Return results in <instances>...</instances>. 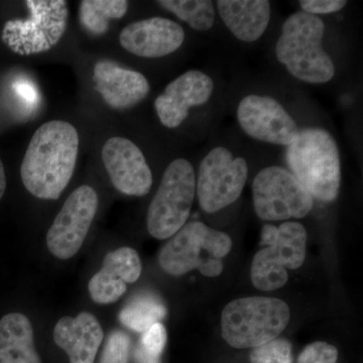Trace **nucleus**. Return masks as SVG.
I'll return each mask as SVG.
<instances>
[{
    "label": "nucleus",
    "mask_w": 363,
    "mask_h": 363,
    "mask_svg": "<svg viewBox=\"0 0 363 363\" xmlns=\"http://www.w3.org/2000/svg\"><path fill=\"white\" fill-rule=\"evenodd\" d=\"M78 131L71 123L52 121L33 133L21 167L26 190L43 200H57L73 177Z\"/></svg>",
    "instance_id": "obj_1"
},
{
    "label": "nucleus",
    "mask_w": 363,
    "mask_h": 363,
    "mask_svg": "<svg viewBox=\"0 0 363 363\" xmlns=\"http://www.w3.org/2000/svg\"><path fill=\"white\" fill-rule=\"evenodd\" d=\"M291 173L311 194L323 202L337 198L341 185V162L337 143L323 128L298 130L286 147Z\"/></svg>",
    "instance_id": "obj_2"
},
{
    "label": "nucleus",
    "mask_w": 363,
    "mask_h": 363,
    "mask_svg": "<svg viewBox=\"0 0 363 363\" xmlns=\"http://www.w3.org/2000/svg\"><path fill=\"white\" fill-rule=\"evenodd\" d=\"M325 25L317 16L298 11L281 28L276 56L291 75L312 84H322L335 75L331 57L324 51Z\"/></svg>",
    "instance_id": "obj_3"
},
{
    "label": "nucleus",
    "mask_w": 363,
    "mask_h": 363,
    "mask_svg": "<svg viewBox=\"0 0 363 363\" xmlns=\"http://www.w3.org/2000/svg\"><path fill=\"white\" fill-rule=\"evenodd\" d=\"M233 241L226 233L190 222L174 234L159 253L162 271L174 277L198 269L208 278L218 277L223 271L224 257L230 252Z\"/></svg>",
    "instance_id": "obj_4"
},
{
    "label": "nucleus",
    "mask_w": 363,
    "mask_h": 363,
    "mask_svg": "<svg viewBox=\"0 0 363 363\" xmlns=\"http://www.w3.org/2000/svg\"><path fill=\"white\" fill-rule=\"evenodd\" d=\"M290 318V308L279 298H238L222 311V337L238 350L257 347L278 338Z\"/></svg>",
    "instance_id": "obj_5"
},
{
    "label": "nucleus",
    "mask_w": 363,
    "mask_h": 363,
    "mask_svg": "<svg viewBox=\"0 0 363 363\" xmlns=\"http://www.w3.org/2000/svg\"><path fill=\"white\" fill-rule=\"evenodd\" d=\"M307 231L298 222L286 221L279 227L264 224L262 229L264 248L252 260V281L260 291L278 290L288 281L286 269H297L305 262Z\"/></svg>",
    "instance_id": "obj_6"
},
{
    "label": "nucleus",
    "mask_w": 363,
    "mask_h": 363,
    "mask_svg": "<svg viewBox=\"0 0 363 363\" xmlns=\"http://www.w3.org/2000/svg\"><path fill=\"white\" fill-rule=\"evenodd\" d=\"M196 195L192 164L176 159L164 171L161 184L147 210V231L157 240H169L185 225Z\"/></svg>",
    "instance_id": "obj_7"
},
{
    "label": "nucleus",
    "mask_w": 363,
    "mask_h": 363,
    "mask_svg": "<svg viewBox=\"0 0 363 363\" xmlns=\"http://www.w3.org/2000/svg\"><path fill=\"white\" fill-rule=\"evenodd\" d=\"M30 18L7 21L2 40L21 56H30L51 50L58 44L68 25L65 0H28Z\"/></svg>",
    "instance_id": "obj_8"
},
{
    "label": "nucleus",
    "mask_w": 363,
    "mask_h": 363,
    "mask_svg": "<svg viewBox=\"0 0 363 363\" xmlns=\"http://www.w3.org/2000/svg\"><path fill=\"white\" fill-rule=\"evenodd\" d=\"M255 213L264 221L303 218L311 212L313 197L290 171L267 167L252 183Z\"/></svg>",
    "instance_id": "obj_9"
},
{
    "label": "nucleus",
    "mask_w": 363,
    "mask_h": 363,
    "mask_svg": "<svg viewBox=\"0 0 363 363\" xmlns=\"http://www.w3.org/2000/svg\"><path fill=\"white\" fill-rule=\"evenodd\" d=\"M248 176L247 162L234 157L226 147L210 150L200 164L196 179V193L206 213H215L240 197Z\"/></svg>",
    "instance_id": "obj_10"
},
{
    "label": "nucleus",
    "mask_w": 363,
    "mask_h": 363,
    "mask_svg": "<svg viewBox=\"0 0 363 363\" xmlns=\"http://www.w3.org/2000/svg\"><path fill=\"white\" fill-rule=\"evenodd\" d=\"M98 209L96 191L83 185L71 193L47 234L50 252L69 259L82 247Z\"/></svg>",
    "instance_id": "obj_11"
},
{
    "label": "nucleus",
    "mask_w": 363,
    "mask_h": 363,
    "mask_svg": "<svg viewBox=\"0 0 363 363\" xmlns=\"http://www.w3.org/2000/svg\"><path fill=\"white\" fill-rule=\"evenodd\" d=\"M240 128L250 138L288 147L298 128L292 116L276 99L264 95H247L238 107Z\"/></svg>",
    "instance_id": "obj_12"
},
{
    "label": "nucleus",
    "mask_w": 363,
    "mask_h": 363,
    "mask_svg": "<svg viewBox=\"0 0 363 363\" xmlns=\"http://www.w3.org/2000/svg\"><path fill=\"white\" fill-rule=\"evenodd\" d=\"M112 185L119 192L143 197L152 186V174L142 150L128 138H109L101 152Z\"/></svg>",
    "instance_id": "obj_13"
},
{
    "label": "nucleus",
    "mask_w": 363,
    "mask_h": 363,
    "mask_svg": "<svg viewBox=\"0 0 363 363\" xmlns=\"http://www.w3.org/2000/svg\"><path fill=\"white\" fill-rule=\"evenodd\" d=\"M214 82L201 71L190 70L172 81L155 101L162 125L176 128L189 116L191 107L206 104L212 96Z\"/></svg>",
    "instance_id": "obj_14"
},
{
    "label": "nucleus",
    "mask_w": 363,
    "mask_h": 363,
    "mask_svg": "<svg viewBox=\"0 0 363 363\" xmlns=\"http://www.w3.org/2000/svg\"><path fill=\"white\" fill-rule=\"evenodd\" d=\"M185 30L176 21L150 18L126 26L119 43L126 51L143 58H162L180 49Z\"/></svg>",
    "instance_id": "obj_15"
},
{
    "label": "nucleus",
    "mask_w": 363,
    "mask_h": 363,
    "mask_svg": "<svg viewBox=\"0 0 363 363\" xmlns=\"http://www.w3.org/2000/svg\"><path fill=\"white\" fill-rule=\"evenodd\" d=\"M142 274V262L136 250L121 247L107 253L101 269L91 278L88 289L91 298L97 304H112L128 291Z\"/></svg>",
    "instance_id": "obj_16"
},
{
    "label": "nucleus",
    "mask_w": 363,
    "mask_h": 363,
    "mask_svg": "<svg viewBox=\"0 0 363 363\" xmlns=\"http://www.w3.org/2000/svg\"><path fill=\"white\" fill-rule=\"evenodd\" d=\"M95 89L105 104L116 111L131 108L150 93V83L142 73L128 70L114 62L102 60L93 70Z\"/></svg>",
    "instance_id": "obj_17"
},
{
    "label": "nucleus",
    "mask_w": 363,
    "mask_h": 363,
    "mask_svg": "<svg viewBox=\"0 0 363 363\" xmlns=\"http://www.w3.org/2000/svg\"><path fill=\"white\" fill-rule=\"evenodd\" d=\"M55 343L68 354L70 363H94L104 332L96 318L87 312L63 317L52 332Z\"/></svg>",
    "instance_id": "obj_18"
},
{
    "label": "nucleus",
    "mask_w": 363,
    "mask_h": 363,
    "mask_svg": "<svg viewBox=\"0 0 363 363\" xmlns=\"http://www.w3.org/2000/svg\"><path fill=\"white\" fill-rule=\"evenodd\" d=\"M219 16L236 39L253 43L260 39L271 21L267 0H218Z\"/></svg>",
    "instance_id": "obj_19"
},
{
    "label": "nucleus",
    "mask_w": 363,
    "mask_h": 363,
    "mask_svg": "<svg viewBox=\"0 0 363 363\" xmlns=\"http://www.w3.org/2000/svg\"><path fill=\"white\" fill-rule=\"evenodd\" d=\"M0 363H42L33 325L21 313H9L0 319Z\"/></svg>",
    "instance_id": "obj_20"
},
{
    "label": "nucleus",
    "mask_w": 363,
    "mask_h": 363,
    "mask_svg": "<svg viewBox=\"0 0 363 363\" xmlns=\"http://www.w3.org/2000/svg\"><path fill=\"white\" fill-rule=\"evenodd\" d=\"M126 0H83L79 7V21L86 32L102 35L108 30L112 20H119L128 13Z\"/></svg>",
    "instance_id": "obj_21"
},
{
    "label": "nucleus",
    "mask_w": 363,
    "mask_h": 363,
    "mask_svg": "<svg viewBox=\"0 0 363 363\" xmlns=\"http://www.w3.org/2000/svg\"><path fill=\"white\" fill-rule=\"evenodd\" d=\"M167 315V309L156 296L145 294L133 298L119 314L121 324L131 330L143 333L152 325L160 323Z\"/></svg>",
    "instance_id": "obj_22"
},
{
    "label": "nucleus",
    "mask_w": 363,
    "mask_h": 363,
    "mask_svg": "<svg viewBox=\"0 0 363 363\" xmlns=\"http://www.w3.org/2000/svg\"><path fill=\"white\" fill-rule=\"evenodd\" d=\"M157 4L198 32H206L214 26V4L210 0H161Z\"/></svg>",
    "instance_id": "obj_23"
},
{
    "label": "nucleus",
    "mask_w": 363,
    "mask_h": 363,
    "mask_svg": "<svg viewBox=\"0 0 363 363\" xmlns=\"http://www.w3.org/2000/svg\"><path fill=\"white\" fill-rule=\"evenodd\" d=\"M167 343L164 325L156 323L145 332L138 341L135 351V363H161V355Z\"/></svg>",
    "instance_id": "obj_24"
},
{
    "label": "nucleus",
    "mask_w": 363,
    "mask_h": 363,
    "mask_svg": "<svg viewBox=\"0 0 363 363\" xmlns=\"http://www.w3.org/2000/svg\"><path fill=\"white\" fill-rule=\"evenodd\" d=\"M250 357V363H294L292 344L276 338L252 348Z\"/></svg>",
    "instance_id": "obj_25"
},
{
    "label": "nucleus",
    "mask_w": 363,
    "mask_h": 363,
    "mask_svg": "<svg viewBox=\"0 0 363 363\" xmlns=\"http://www.w3.org/2000/svg\"><path fill=\"white\" fill-rule=\"evenodd\" d=\"M130 339L121 330L112 331L104 344L98 363H128Z\"/></svg>",
    "instance_id": "obj_26"
},
{
    "label": "nucleus",
    "mask_w": 363,
    "mask_h": 363,
    "mask_svg": "<svg viewBox=\"0 0 363 363\" xmlns=\"http://www.w3.org/2000/svg\"><path fill=\"white\" fill-rule=\"evenodd\" d=\"M337 358L335 346L318 341L306 346L298 355L297 363H336Z\"/></svg>",
    "instance_id": "obj_27"
},
{
    "label": "nucleus",
    "mask_w": 363,
    "mask_h": 363,
    "mask_svg": "<svg viewBox=\"0 0 363 363\" xmlns=\"http://www.w3.org/2000/svg\"><path fill=\"white\" fill-rule=\"evenodd\" d=\"M300 6L306 13L328 14L337 13L346 6L347 1L343 0H301Z\"/></svg>",
    "instance_id": "obj_28"
},
{
    "label": "nucleus",
    "mask_w": 363,
    "mask_h": 363,
    "mask_svg": "<svg viewBox=\"0 0 363 363\" xmlns=\"http://www.w3.org/2000/svg\"><path fill=\"white\" fill-rule=\"evenodd\" d=\"M14 93L23 104L33 107L39 101L37 87L28 80H18L13 84Z\"/></svg>",
    "instance_id": "obj_29"
},
{
    "label": "nucleus",
    "mask_w": 363,
    "mask_h": 363,
    "mask_svg": "<svg viewBox=\"0 0 363 363\" xmlns=\"http://www.w3.org/2000/svg\"><path fill=\"white\" fill-rule=\"evenodd\" d=\"M6 190V176L4 171V164L0 160V199L4 197V192Z\"/></svg>",
    "instance_id": "obj_30"
}]
</instances>
